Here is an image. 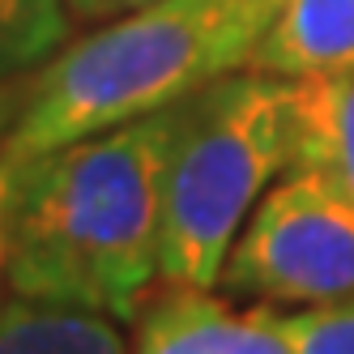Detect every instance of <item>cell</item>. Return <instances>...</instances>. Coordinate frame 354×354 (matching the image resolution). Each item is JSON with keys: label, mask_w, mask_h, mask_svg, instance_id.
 Returning a JSON list of instances; mask_svg holds the SVG:
<instances>
[{"label": "cell", "mask_w": 354, "mask_h": 354, "mask_svg": "<svg viewBox=\"0 0 354 354\" xmlns=\"http://www.w3.org/2000/svg\"><path fill=\"white\" fill-rule=\"evenodd\" d=\"M180 103L9 162V295L137 320L162 282Z\"/></svg>", "instance_id": "6da1fadb"}, {"label": "cell", "mask_w": 354, "mask_h": 354, "mask_svg": "<svg viewBox=\"0 0 354 354\" xmlns=\"http://www.w3.org/2000/svg\"><path fill=\"white\" fill-rule=\"evenodd\" d=\"M277 9L282 0H154L111 17L35 73L0 158L21 162L184 103L252 64Z\"/></svg>", "instance_id": "7a4b0ae2"}, {"label": "cell", "mask_w": 354, "mask_h": 354, "mask_svg": "<svg viewBox=\"0 0 354 354\" xmlns=\"http://www.w3.org/2000/svg\"><path fill=\"white\" fill-rule=\"evenodd\" d=\"M295 154L290 77L239 68L180 103L167 205L162 286L218 290L226 257Z\"/></svg>", "instance_id": "3957f363"}, {"label": "cell", "mask_w": 354, "mask_h": 354, "mask_svg": "<svg viewBox=\"0 0 354 354\" xmlns=\"http://www.w3.org/2000/svg\"><path fill=\"white\" fill-rule=\"evenodd\" d=\"M222 290L286 308L354 295V201L316 171L290 167L243 222Z\"/></svg>", "instance_id": "277c9868"}, {"label": "cell", "mask_w": 354, "mask_h": 354, "mask_svg": "<svg viewBox=\"0 0 354 354\" xmlns=\"http://www.w3.org/2000/svg\"><path fill=\"white\" fill-rule=\"evenodd\" d=\"M133 324V354H290L273 303L235 312L214 290L167 286L145 299Z\"/></svg>", "instance_id": "5b68a950"}, {"label": "cell", "mask_w": 354, "mask_h": 354, "mask_svg": "<svg viewBox=\"0 0 354 354\" xmlns=\"http://www.w3.org/2000/svg\"><path fill=\"white\" fill-rule=\"evenodd\" d=\"M248 68L290 82L354 68V0H282Z\"/></svg>", "instance_id": "8992f818"}, {"label": "cell", "mask_w": 354, "mask_h": 354, "mask_svg": "<svg viewBox=\"0 0 354 354\" xmlns=\"http://www.w3.org/2000/svg\"><path fill=\"white\" fill-rule=\"evenodd\" d=\"M295 154L290 167L316 171L354 201V68L295 77Z\"/></svg>", "instance_id": "52a82bcc"}, {"label": "cell", "mask_w": 354, "mask_h": 354, "mask_svg": "<svg viewBox=\"0 0 354 354\" xmlns=\"http://www.w3.org/2000/svg\"><path fill=\"white\" fill-rule=\"evenodd\" d=\"M115 324L103 312L13 295L0 308V354H129Z\"/></svg>", "instance_id": "ba28073f"}, {"label": "cell", "mask_w": 354, "mask_h": 354, "mask_svg": "<svg viewBox=\"0 0 354 354\" xmlns=\"http://www.w3.org/2000/svg\"><path fill=\"white\" fill-rule=\"evenodd\" d=\"M68 0H0V82L43 68L68 47Z\"/></svg>", "instance_id": "9c48e42d"}, {"label": "cell", "mask_w": 354, "mask_h": 354, "mask_svg": "<svg viewBox=\"0 0 354 354\" xmlns=\"http://www.w3.org/2000/svg\"><path fill=\"white\" fill-rule=\"evenodd\" d=\"M290 354H354V295L316 308L277 312Z\"/></svg>", "instance_id": "30bf717a"}, {"label": "cell", "mask_w": 354, "mask_h": 354, "mask_svg": "<svg viewBox=\"0 0 354 354\" xmlns=\"http://www.w3.org/2000/svg\"><path fill=\"white\" fill-rule=\"evenodd\" d=\"M9 175H13V167L0 158V290L9 286Z\"/></svg>", "instance_id": "8fae6325"}, {"label": "cell", "mask_w": 354, "mask_h": 354, "mask_svg": "<svg viewBox=\"0 0 354 354\" xmlns=\"http://www.w3.org/2000/svg\"><path fill=\"white\" fill-rule=\"evenodd\" d=\"M141 5H154V0H68V9L77 17H120Z\"/></svg>", "instance_id": "7c38bea8"}, {"label": "cell", "mask_w": 354, "mask_h": 354, "mask_svg": "<svg viewBox=\"0 0 354 354\" xmlns=\"http://www.w3.org/2000/svg\"><path fill=\"white\" fill-rule=\"evenodd\" d=\"M17 107H21V94H13V90H0V137L9 133V124H13Z\"/></svg>", "instance_id": "4fadbf2b"}]
</instances>
